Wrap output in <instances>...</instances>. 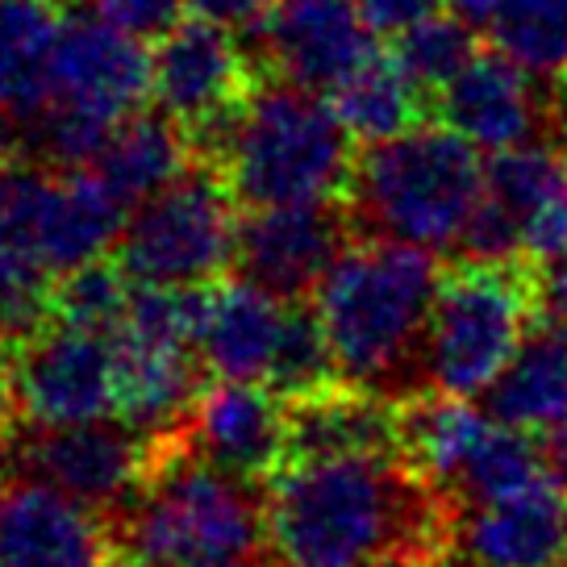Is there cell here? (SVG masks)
<instances>
[{"instance_id":"1","label":"cell","mask_w":567,"mask_h":567,"mask_svg":"<svg viewBox=\"0 0 567 567\" xmlns=\"http://www.w3.org/2000/svg\"><path fill=\"white\" fill-rule=\"evenodd\" d=\"M451 505L401 451L292 455L267 484L271 567H434Z\"/></svg>"},{"instance_id":"2","label":"cell","mask_w":567,"mask_h":567,"mask_svg":"<svg viewBox=\"0 0 567 567\" xmlns=\"http://www.w3.org/2000/svg\"><path fill=\"white\" fill-rule=\"evenodd\" d=\"M443 276L434 250L392 238H359L338 255L309 301L334 347L342 384L389 401L430 392L425 347Z\"/></svg>"},{"instance_id":"3","label":"cell","mask_w":567,"mask_h":567,"mask_svg":"<svg viewBox=\"0 0 567 567\" xmlns=\"http://www.w3.org/2000/svg\"><path fill=\"white\" fill-rule=\"evenodd\" d=\"M113 517L130 567H259L267 488L200 460L179 430L151 439L142 488Z\"/></svg>"},{"instance_id":"4","label":"cell","mask_w":567,"mask_h":567,"mask_svg":"<svg viewBox=\"0 0 567 567\" xmlns=\"http://www.w3.org/2000/svg\"><path fill=\"white\" fill-rule=\"evenodd\" d=\"M200 159L221 172L243 209H267L347 200L359 155L326 92L264 80Z\"/></svg>"},{"instance_id":"5","label":"cell","mask_w":567,"mask_h":567,"mask_svg":"<svg viewBox=\"0 0 567 567\" xmlns=\"http://www.w3.org/2000/svg\"><path fill=\"white\" fill-rule=\"evenodd\" d=\"M480 146L451 125H413L372 142L354 163L351 209L359 238H392L451 255L463 247L467 221L484 193Z\"/></svg>"},{"instance_id":"6","label":"cell","mask_w":567,"mask_h":567,"mask_svg":"<svg viewBox=\"0 0 567 567\" xmlns=\"http://www.w3.org/2000/svg\"><path fill=\"white\" fill-rule=\"evenodd\" d=\"M146 38L122 30L105 13L68 9L51 68V96L30 125L47 167H89L109 134L151 96Z\"/></svg>"},{"instance_id":"7","label":"cell","mask_w":567,"mask_h":567,"mask_svg":"<svg viewBox=\"0 0 567 567\" xmlns=\"http://www.w3.org/2000/svg\"><path fill=\"white\" fill-rule=\"evenodd\" d=\"M538 264L463 259L451 267L430 318L425 380L443 396H484L538 318Z\"/></svg>"},{"instance_id":"8","label":"cell","mask_w":567,"mask_h":567,"mask_svg":"<svg viewBox=\"0 0 567 567\" xmlns=\"http://www.w3.org/2000/svg\"><path fill=\"white\" fill-rule=\"evenodd\" d=\"M234 193L209 159H200L155 196L138 200L113 247V259L138 284L205 288L234 271L238 217Z\"/></svg>"},{"instance_id":"9","label":"cell","mask_w":567,"mask_h":567,"mask_svg":"<svg viewBox=\"0 0 567 567\" xmlns=\"http://www.w3.org/2000/svg\"><path fill=\"white\" fill-rule=\"evenodd\" d=\"M264 84L243 38L209 18H179L151 51V96L196 142V155L230 125L250 92Z\"/></svg>"},{"instance_id":"10","label":"cell","mask_w":567,"mask_h":567,"mask_svg":"<svg viewBox=\"0 0 567 567\" xmlns=\"http://www.w3.org/2000/svg\"><path fill=\"white\" fill-rule=\"evenodd\" d=\"M9 372L21 422L71 425L117 417V354L105 330L47 313L42 326L13 338Z\"/></svg>"},{"instance_id":"11","label":"cell","mask_w":567,"mask_h":567,"mask_svg":"<svg viewBox=\"0 0 567 567\" xmlns=\"http://www.w3.org/2000/svg\"><path fill=\"white\" fill-rule=\"evenodd\" d=\"M0 460L9 463L13 476L47 480L105 514H117L146 480L151 439L122 417L71 425L21 422Z\"/></svg>"},{"instance_id":"12","label":"cell","mask_w":567,"mask_h":567,"mask_svg":"<svg viewBox=\"0 0 567 567\" xmlns=\"http://www.w3.org/2000/svg\"><path fill=\"white\" fill-rule=\"evenodd\" d=\"M243 47L264 80L338 92L375 54V30L359 0H276L259 25L243 30Z\"/></svg>"},{"instance_id":"13","label":"cell","mask_w":567,"mask_h":567,"mask_svg":"<svg viewBox=\"0 0 567 567\" xmlns=\"http://www.w3.org/2000/svg\"><path fill=\"white\" fill-rule=\"evenodd\" d=\"M0 567H130L105 509L34 476L0 480Z\"/></svg>"},{"instance_id":"14","label":"cell","mask_w":567,"mask_h":567,"mask_svg":"<svg viewBox=\"0 0 567 567\" xmlns=\"http://www.w3.org/2000/svg\"><path fill=\"white\" fill-rule=\"evenodd\" d=\"M351 238L359 234L347 200L250 209L238 221L234 271L284 301H309Z\"/></svg>"},{"instance_id":"15","label":"cell","mask_w":567,"mask_h":567,"mask_svg":"<svg viewBox=\"0 0 567 567\" xmlns=\"http://www.w3.org/2000/svg\"><path fill=\"white\" fill-rule=\"evenodd\" d=\"M567 488L538 476L514 493L451 509L443 567H564Z\"/></svg>"},{"instance_id":"16","label":"cell","mask_w":567,"mask_h":567,"mask_svg":"<svg viewBox=\"0 0 567 567\" xmlns=\"http://www.w3.org/2000/svg\"><path fill=\"white\" fill-rule=\"evenodd\" d=\"M179 439L213 467L267 488L288 463V401L255 380H213L179 425Z\"/></svg>"},{"instance_id":"17","label":"cell","mask_w":567,"mask_h":567,"mask_svg":"<svg viewBox=\"0 0 567 567\" xmlns=\"http://www.w3.org/2000/svg\"><path fill=\"white\" fill-rule=\"evenodd\" d=\"M567 167V151L555 142H522L509 151H493L484 167V193L463 234V259H526L530 230L547 209Z\"/></svg>"},{"instance_id":"18","label":"cell","mask_w":567,"mask_h":567,"mask_svg":"<svg viewBox=\"0 0 567 567\" xmlns=\"http://www.w3.org/2000/svg\"><path fill=\"white\" fill-rule=\"evenodd\" d=\"M534 75L501 51H480L467 68L434 96L451 130H460L480 151H509L534 134H547V96L530 84Z\"/></svg>"},{"instance_id":"19","label":"cell","mask_w":567,"mask_h":567,"mask_svg":"<svg viewBox=\"0 0 567 567\" xmlns=\"http://www.w3.org/2000/svg\"><path fill=\"white\" fill-rule=\"evenodd\" d=\"M288 305L292 301L250 284L238 271L230 280L209 284L205 326H200V359L213 380L267 384L276 351H280Z\"/></svg>"},{"instance_id":"20","label":"cell","mask_w":567,"mask_h":567,"mask_svg":"<svg viewBox=\"0 0 567 567\" xmlns=\"http://www.w3.org/2000/svg\"><path fill=\"white\" fill-rule=\"evenodd\" d=\"M130 205L92 167H51L42 209H38V250L54 280L75 267L105 259L125 230Z\"/></svg>"},{"instance_id":"21","label":"cell","mask_w":567,"mask_h":567,"mask_svg":"<svg viewBox=\"0 0 567 567\" xmlns=\"http://www.w3.org/2000/svg\"><path fill=\"white\" fill-rule=\"evenodd\" d=\"M484 409L496 422L538 434L567 417V321L538 313L505 372L484 392Z\"/></svg>"},{"instance_id":"22","label":"cell","mask_w":567,"mask_h":567,"mask_svg":"<svg viewBox=\"0 0 567 567\" xmlns=\"http://www.w3.org/2000/svg\"><path fill=\"white\" fill-rule=\"evenodd\" d=\"M193 163H196L193 134H188L172 113H163V109L155 105V109L130 113V117L109 134V142L101 146V155H96L89 167L134 209L138 200L155 196L159 188H167L172 179L184 176Z\"/></svg>"},{"instance_id":"23","label":"cell","mask_w":567,"mask_h":567,"mask_svg":"<svg viewBox=\"0 0 567 567\" xmlns=\"http://www.w3.org/2000/svg\"><path fill=\"white\" fill-rule=\"evenodd\" d=\"M63 0H0V109L30 125L51 96Z\"/></svg>"},{"instance_id":"24","label":"cell","mask_w":567,"mask_h":567,"mask_svg":"<svg viewBox=\"0 0 567 567\" xmlns=\"http://www.w3.org/2000/svg\"><path fill=\"white\" fill-rule=\"evenodd\" d=\"M430 92L409 75L392 54H372L351 80L334 92L338 117L347 122L354 142L372 146V142L396 138L413 125L425 122V113L434 101H425Z\"/></svg>"},{"instance_id":"25","label":"cell","mask_w":567,"mask_h":567,"mask_svg":"<svg viewBox=\"0 0 567 567\" xmlns=\"http://www.w3.org/2000/svg\"><path fill=\"white\" fill-rule=\"evenodd\" d=\"M334 384H342V375H338L334 347L326 338L318 309H313V301H292L288 305V321H284L280 351H276V363L267 375V389H276L292 405V401H309V396L334 389Z\"/></svg>"},{"instance_id":"26","label":"cell","mask_w":567,"mask_h":567,"mask_svg":"<svg viewBox=\"0 0 567 567\" xmlns=\"http://www.w3.org/2000/svg\"><path fill=\"white\" fill-rule=\"evenodd\" d=\"M389 54L425 92L439 96V92L480 54L476 25L463 18V13H443V9H439V13H430V18L413 21L401 34H392Z\"/></svg>"},{"instance_id":"27","label":"cell","mask_w":567,"mask_h":567,"mask_svg":"<svg viewBox=\"0 0 567 567\" xmlns=\"http://www.w3.org/2000/svg\"><path fill=\"white\" fill-rule=\"evenodd\" d=\"M493 42L538 80L567 68V0H501Z\"/></svg>"},{"instance_id":"28","label":"cell","mask_w":567,"mask_h":567,"mask_svg":"<svg viewBox=\"0 0 567 567\" xmlns=\"http://www.w3.org/2000/svg\"><path fill=\"white\" fill-rule=\"evenodd\" d=\"M130 292H134V276L117 259H92V264L75 267L51 284L47 309L59 321H75V326L113 334L117 321L125 318Z\"/></svg>"},{"instance_id":"29","label":"cell","mask_w":567,"mask_h":567,"mask_svg":"<svg viewBox=\"0 0 567 567\" xmlns=\"http://www.w3.org/2000/svg\"><path fill=\"white\" fill-rule=\"evenodd\" d=\"M96 9L109 21H117L122 30L138 38H159L179 21L184 0H96Z\"/></svg>"},{"instance_id":"30","label":"cell","mask_w":567,"mask_h":567,"mask_svg":"<svg viewBox=\"0 0 567 567\" xmlns=\"http://www.w3.org/2000/svg\"><path fill=\"white\" fill-rule=\"evenodd\" d=\"M530 259H550V255H559L567 250V167H564V179H559V188L555 196L547 200V209L538 213V221H534L530 230Z\"/></svg>"},{"instance_id":"31","label":"cell","mask_w":567,"mask_h":567,"mask_svg":"<svg viewBox=\"0 0 567 567\" xmlns=\"http://www.w3.org/2000/svg\"><path fill=\"white\" fill-rule=\"evenodd\" d=\"M446 0H359L363 18L372 21L375 34H401L413 21L439 13Z\"/></svg>"},{"instance_id":"32","label":"cell","mask_w":567,"mask_h":567,"mask_svg":"<svg viewBox=\"0 0 567 567\" xmlns=\"http://www.w3.org/2000/svg\"><path fill=\"white\" fill-rule=\"evenodd\" d=\"M184 9L217 25H230V30H250L276 9V0H184Z\"/></svg>"},{"instance_id":"33","label":"cell","mask_w":567,"mask_h":567,"mask_svg":"<svg viewBox=\"0 0 567 567\" xmlns=\"http://www.w3.org/2000/svg\"><path fill=\"white\" fill-rule=\"evenodd\" d=\"M538 301L547 313L567 321V250L538 259Z\"/></svg>"},{"instance_id":"34","label":"cell","mask_w":567,"mask_h":567,"mask_svg":"<svg viewBox=\"0 0 567 567\" xmlns=\"http://www.w3.org/2000/svg\"><path fill=\"white\" fill-rule=\"evenodd\" d=\"M538 443V460H543V472H547L559 488H567V417L550 422L547 430L534 434Z\"/></svg>"},{"instance_id":"35","label":"cell","mask_w":567,"mask_h":567,"mask_svg":"<svg viewBox=\"0 0 567 567\" xmlns=\"http://www.w3.org/2000/svg\"><path fill=\"white\" fill-rule=\"evenodd\" d=\"M21 425L18 392H13V372H9V354H0V455L13 439V430Z\"/></svg>"},{"instance_id":"36","label":"cell","mask_w":567,"mask_h":567,"mask_svg":"<svg viewBox=\"0 0 567 567\" xmlns=\"http://www.w3.org/2000/svg\"><path fill=\"white\" fill-rule=\"evenodd\" d=\"M455 4V13L472 21V25H493L496 9H501V0H451Z\"/></svg>"},{"instance_id":"37","label":"cell","mask_w":567,"mask_h":567,"mask_svg":"<svg viewBox=\"0 0 567 567\" xmlns=\"http://www.w3.org/2000/svg\"><path fill=\"white\" fill-rule=\"evenodd\" d=\"M13 130H18V122L0 109V172L18 159V134H13Z\"/></svg>"},{"instance_id":"38","label":"cell","mask_w":567,"mask_h":567,"mask_svg":"<svg viewBox=\"0 0 567 567\" xmlns=\"http://www.w3.org/2000/svg\"><path fill=\"white\" fill-rule=\"evenodd\" d=\"M555 80H567V68H564V71H559V75H555Z\"/></svg>"},{"instance_id":"39","label":"cell","mask_w":567,"mask_h":567,"mask_svg":"<svg viewBox=\"0 0 567 567\" xmlns=\"http://www.w3.org/2000/svg\"><path fill=\"white\" fill-rule=\"evenodd\" d=\"M564 567H567V564H564Z\"/></svg>"}]
</instances>
